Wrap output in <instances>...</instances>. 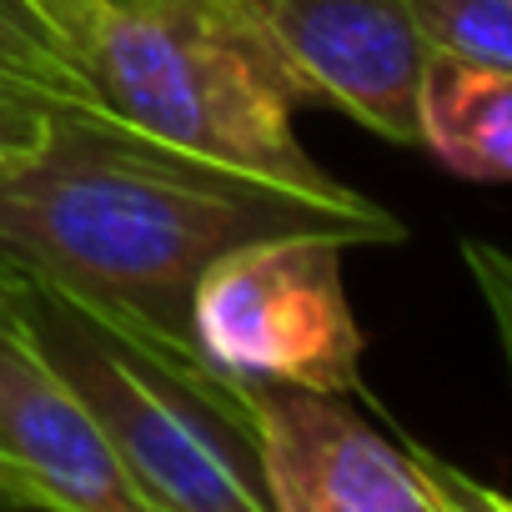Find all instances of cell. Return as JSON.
<instances>
[{
	"instance_id": "4",
	"label": "cell",
	"mask_w": 512,
	"mask_h": 512,
	"mask_svg": "<svg viewBox=\"0 0 512 512\" xmlns=\"http://www.w3.org/2000/svg\"><path fill=\"white\" fill-rule=\"evenodd\" d=\"M342 236L282 231L231 246L191 292V342L226 377L362 392V327L342 287Z\"/></svg>"
},
{
	"instance_id": "1",
	"label": "cell",
	"mask_w": 512,
	"mask_h": 512,
	"mask_svg": "<svg viewBox=\"0 0 512 512\" xmlns=\"http://www.w3.org/2000/svg\"><path fill=\"white\" fill-rule=\"evenodd\" d=\"M282 231H327L347 246L407 236L367 196H312L151 141L91 106H56L46 146L0 176V262L186 362H206L191 342L201 272Z\"/></svg>"
},
{
	"instance_id": "11",
	"label": "cell",
	"mask_w": 512,
	"mask_h": 512,
	"mask_svg": "<svg viewBox=\"0 0 512 512\" xmlns=\"http://www.w3.org/2000/svg\"><path fill=\"white\" fill-rule=\"evenodd\" d=\"M61 101L0 76V176H11L16 166H26L41 146H46V131H51V116H56Z\"/></svg>"
},
{
	"instance_id": "9",
	"label": "cell",
	"mask_w": 512,
	"mask_h": 512,
	"mask_svg": "<svg viewBox=\"0 0 512 512\" xmlns=\"http://www.w3.org/2000/svg\"><path fill=\"white\" fill-rule=\"evenodd\" d=\"M0 76H11L61 106H96L46 0H0Z\"/></svg>"
},
{
	"instance_id": "12",
	"label": "cell",
	"mask_w": 512,
	"mask_h": 512,
	"mask_svg": "<svg viewBox=\"0 0 512 512\" xmlns=\"http://www.w3.org/2000/svg\"><path fill=\"white\" fill-rule=\"evenodd\" d=\"M462 267L487 307V322H492V337H497V352L512 382V251L497 241H462Z\"/></svg>"
},
{
	"instance_id": "5",
	"label": "cell",
	"mask_w": 512,
	"mask_h": 512,
	"mask_svg": "<svg viewBox=\"0 0 512 512\" xmlns=\"http://www.w3.org/2000/svg\"><path fill=\"white\" fill-rule=\"evenodd\" d=\"M256 477L267 512H472L502 492L377 432L347 392L246 377Z\"/></svg>"
},
{
	"instance_id": "8",
	"label": "cell",
	"mask_w": 512,
	"mask_h": 512,
	"mask_svg": "<svg viewBox=\"0 0 512 512\" xmlns=\"http://www.w3.org/2000/svg\"><path fill=\"white\" fill-rule=\"evenodd\" d=\"M422 141L467 181H512V71L432 51L417 101Z\"/></svg>"
},
{
	"instance_id": "2",
	"label": "cell",
	"mask_w": 512,
	"mask_h": 512,
	"mask_svg": "<svg viewBox=\"0 0 512 512\" xmlns=\"http://www.w3.org/2000/svg\"><path fill=\"white\" fill-rule=\"evenodd\" d=\"M96 106L176 151L312 196H357L297 141L307 81L251 0H46Z\"/></svg>"
},
{
	"instance_id": "7",
	"label": "cell",
	"mask_w": 512,
	"mask_h": 512,
	"mask_svg": "<svg viewBox=\"0 0 512 512\" xmlns=\"http://www.w3.org/2000/svg\"><path fill=\"white\" fill-rule=\"evenodd\" d=\"M0 507L156 512L71 387L0 307Z\"/></svg>"
},
{
	"instance_id": "10",
	"label": "cell",
	"mask_w": 512,
	"mask_h": 512,
	"mask_svg": "<svg viewBox=\"0 0 512 512\" xmlns=\"http://www.w3.org/2000/svg\"><path fill=\"white\" fill-rule=\"evenodd\" d=\"M432 51L512 71V0H412Z\"/></svg>"
},
{
	"instance_id": "6",
	"label": "cell",
	"mask_w": 512,
	"mask_h": 512,
	"mask_svg": "<svg viewBox=\"0 0 512 512\" xmlns=\"http://www.w3.org/2000/svg\"><path fill=\"white\" fill-rule=\"evenodd\" d=\"M251 6L312 96L397 146L422 141L417 101L432 41L417 26L412 0H251Z\"/></svg>"
},
{
	"instance_id": "3",
	"label": "cell",
	"mask_w": 512,
	"mask_h": 512,
	"mask_svg": "<svg viewBox=\"0 0 512 512\" xmlns=\"http://www.w3.org/2000/svg\"><path fill=\"white\" fill-rule=\"evenodd\" d=\"M0 307L71 387L156 512H267L246 377L156 352L6 262Z\"/></svg>"
}]
</instances>
